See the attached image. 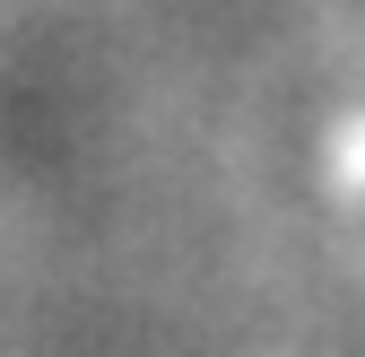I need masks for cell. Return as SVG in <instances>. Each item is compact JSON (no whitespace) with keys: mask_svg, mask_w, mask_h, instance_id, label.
<instances>
[{"mask_svg":"<svg viewBox=\"0 0 365 357\" xmlns=\"http://www.w3.org/2000/svg\"><path fill=\"white\" fill-rule=\"evenodd\" d=\"M348 183H356V209H365V122L348 131Z\"/></svg>","mask_w":365,"mask_h":357,"instance_id":"cell-1","label":"cell"}]
</instances>
